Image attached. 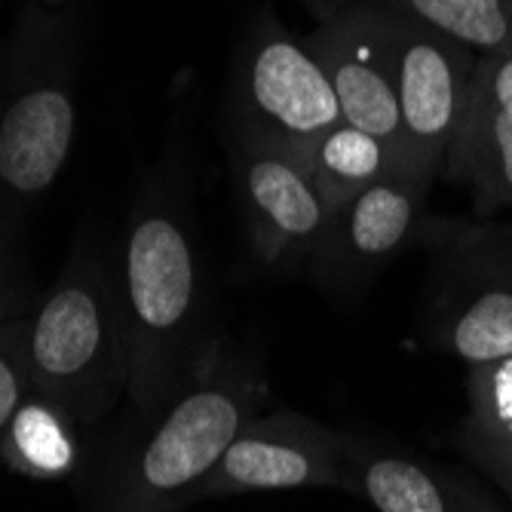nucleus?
<instances>
[{
    "instance_id": "1",
    "label": "nucleus",
    "mask_w": 512,
    "mask_h": 512,
    "mask_svg": "<svg viewBox=\"0 0 512 512\" xmlns=\"http://www.w3.org/2000/svg\"><path fill=\"white\" fill-rule=\"evenodd\" d=\"M117 276L129 347L126 393L138 411L160 417L212 359L200 252L169 197H148L135 209Z\"/></svg>"
},
{
    "instance_id": "2",
    "label": "nucleus",
    "mask_w": 512,
    "mask_h": 512,
    "mask_svg": "<svg viewBox=\"0 0 512 512\" xmlns=\"http://www.w3.org/2000/svg\"><path fill=\"white\" fill-rule=\"evenodd\" d=\"M31 393L56 405L77 427L102 421L129 390V347L120 276L108 258L77 249L31 313Z\"/></svg>"
},
{
    "instance_id": "3",
    "label": "nucleus",
    "mask_w": 512,
    "mask_h": 512,
    "mask_svg": "<svg viewBox=\"0 0 512 512\" xmlns=\"http://www.w3.org/2000/svg\"><path fill=\"white\" fill-rule=\"evenodd\" d=\"M71 16L28 10L0 83V221L40 200L65 169L77 132Z\"/></svg>"
},
{
    "instance_id": "4",
    "label": "nucleus",
    "mask_w": 512,
    "mask_h": 512,
    "mask_svg": "<svg viewBox=\"0 0 512 512\" xmlns=\"http://www.w3.org/2000/svg\"><path fill=\"white\" fill-rule=\"evenodd\" d=\"M261 402L264 387L255 375L212 356L120 467L105 512H181L194 503Z\"/></svg>"
},
{
    "instance_id": "5",
    "label": "nucleus",
    "mask_w": 512,
    "mask_h": 512,
    "mask_svg": "<svg viewBox=\"0 0 512 512\" xmlns=\"http://www.w3.org/2000/svg\"><path fill=\"white\" fill-rule=\"evenodd\" d=\"M430 338L467 365L512 356V224L427 218Z\"/></svg>"
},
{
    "instance_id": "6",
    "label": "nucleus",
    "mask_w": 512,
    "mask_h": 512,
    "mask_svg": "<svg viewBox=\"0 0 512 512\" xmlns=\"http://www.w3.org/2000/svg\"><path fill=\"white\" fill-rule=\"evenodd\" d=\"M240 135L298 157L313 138L338 126L341 105L304 40L273 19L249 37L237 68Z\"/></svg>"
},
{
    "instance_id": "7",
    "label": "nucleus",
    "mask_w": 512,
    "mask_h": 512,
    "mask_svg": "<svg viewBox=\"0 0 512 512\" xmlns=\"http://www.w3.org/2000/svg\"><path fill=\"white\" fill-rule=\"evenodd\" d=\"M399 62V120L405 160L442 178L448 148L467 114L479 53L463 40L390 16Z\"/></svg>"
},
{
    "instance_id": "8",
    "label": "nucleus",
    "mask_w": 512,
    "mask_h": 512,
    "mask_svg": "<svg viewBox=\"0 0 512 512\" xmlns=\"http://www.w3.org/2000/svg\"><path fill=\"white\" fill-rule=\"evenodd\" d=\"M316 13L319 25L301 40L332 83L344 123L384 138L405 160L390 16L362 7H325Z\"/></svg>"
},
{
    "instance_id": "9",
    "label": "nucleus",
    "mask_w": 512,
    "mask_h": 512,
    "mask_svg": "<svg viewBox=\"0 0 512 512\" xmlns=\"http://www.w3.org/2000/svg\"><path fill=\"white\" fill-rule=\"evenodd\" d=\"M286 488H347V433L295 411H258L227 445L197 500Z\"/></svg>"
},
{
    "instance_id": "10",
    "label": "nucleus",
    "mask_w": 512,
    "mask_h": 512,
    "mask_svg": "<svg viewBox=\"0 0 512 512\" xmlns=\"http://www.w3.org/2000/svg\"><path fill=\"white\" fill-rule=\"evenodd\" d=\"M433 175L411 163L393 166L384 178L329 212L325 234L310 258L319 283L359 289L390 264L424 221Z\"/></svg>"
},
{
    "instance_id": "11",
    "label": "nucleus",
    "mask_w": 512,
    "mask_h": 512,
    "mask_svg": "<svg viewBox=\"0 0 512 512\" xmlns=\"http://www.w3.org/2000/svg\"><path fill=\"white\" fill-rule=\"evenodd\" d=\"M237 184L258 261L270 267L310 264L329 224V206L304 166L289 151L240 135Z\"/></svg>"
},
{
    "instance_id": "12",
    "label": "nucleus",
    "mask_w": 512,
    "mask_h": 512,
    "mask_svg": "<svg viewBox=\"0 0 512 512\" xmlns=\"http://www.w3.org/2000/svg\"><path fill=\"white\" fill-rule=\"evenodd\" d=\"M347 488L378 512H500L417 457L347 436Z\"/></svg>"
},
{
    "instance_id": "13",
    "label": "nucleus",
    "mask_w": 512,
    "mask_h": 512,
    "mask_svg": "<svg viewBox=\"0 0 512 512\" xmlns=\"http://www.w3.org/2000/svg\"><path fill=\"white\" fill-rule=\"evenodd\" d=\"M442 178L467 188L482 215L512 209V117L470 99Z\"/></svg>"
},
{
    "instance_id": "14",
    "label": "nucleus",
    "mask_w": 512,
    "mask_h": 512,
    "mask_svg": "<svg viewBox=\"0 0 512 512\" xmlns=\"http://www.w3.org/2000/svg\"><path fill=\"white\" fill-rule=\"evenodd\" d=\"M295 160L316 184L329 212L356 197L359 191H365L368 184L384 178L393 166L408 163L390 142L344 120L329 132H322L319 138H313Z\"/></svg>"
},
{
    "instance_id": "15",
    "label": "nucleus",
    "mask_w": 512,
    "mask_h": 512,
    "mask_svg": "<svg viewBox=\"0 0 512 512\" xmlns=\"http://www.w3.org/2000/svg\"><path fill=\"white\" fill-rule=\"evenodd\" d=\"M313 10L362 7L445 31L476 53L512 50V0H307Z\"/></svg>"
},
{
    "instance_id": "16",
    "label": "nucleus",
    "mask_w": 512,
    "mask_h": 512,
    "mask_svg": "<svg viewBox=\"0 0 512 512\" xmlns=\"http://www.w3.org/2000/svg\"><path fill=\"white\" fill-rule=\"evenodd\" d=\"M80 427L56 405L28 393L25 405L16 411L13 424L0 439V457L16 473L34 479H59L77 463V433Z\"/></svg>"
},
{
    "instance_id": "17",
    "label": "nucleus",
    "mask_w": 512,
    "mask_h": 512,
    "mask_svg": "<svg viewBox=\"0 0 512 512\" xmlns=\"http://www.w3.org/2000/svg\"><path fill=\"white\" fill-rule=\"evenodd\" d=\"M4 221H0V439L13 424L16 411L31 393L28 378V325L34 304L25 301L13 267L10 252L4 249Z\"/></svg>"
},
{
    "instance_id": "18",
    "label": "nucleus",
    "mask_w": 512,
    "mask_h": 512,
    "mask_svg": "<svg viewBox=\"0 0 512 512\" xmlns=\"http://www.w3.org/2000/svg\"><path fill=\"white\" fill-rule=\"evenodd\" d=\"M470 414L463 421V448L470 457L512 454V356L470 365Z\"/></svg>"
},
{
    "instance_id": "19",
    "label": "nucleus",
    "mask_w": 512,
    "mask_h": 512,
    "mask_svg": "<svg viewBox=\"0 0 512 512\" xmlns=\"http://www.w3.org/2000/svg\"><path fill=\"white\" fill-rule=\"evenodd\" d=\"M470 99L512 117V50L479 53Z\"/></svg>"
},
{
    "instance_id": "20",
    "label": "nucleus",
    "mask_w": 512,
    "mask_h": 512,
    "mask_svg": "<svg viewBox=\"0 0 512 512\" xmlns=\"http://www.w3.org/2000/svg\"><path fill=\"white\" fill-rule=\"evenodd\" d=\"M476 463L512 497V454H485L476 457Z\"/></svg>"
},
{
    "instance_id": "21",
    "label": "nucleus",
    "mask_w": 512,
    "mask_h": 512,
    "mask_svg": "<svg viewBox=\"0 0 512 512\" xmlns=\"http://www.w3.org/2000/svg\"><path fill=\"white\" fill-rule=\"evenodd\" d=\"M40 7H46V10H59V7H65L68 0H37Z\"/></svg>"
}]
</instances>
